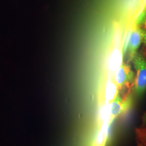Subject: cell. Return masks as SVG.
I'll use <instances>...</instances> for the list:
<instances>
[{
    "label": "cell",
    "mask_w": 146,
    "mask_h": 146,
    "mask_svg": "<svg viewBox=\"0 0 146 146\" xmlns=\"http://www.w3.org/2000/svg\"><path fill=\"white\" fill-rule=\"evenodd\" d=\"M136 76L134 82V91L137 96L143 94L146 90V60L137 52L133 60Z\"/></svg>",
    "instance_id": "obj_1"
},
{
    "label": "cell",
    "mask_w": 146,
    "mask_h": 146,
    "mask_svg": "<svg viewBox=\"0 0 146 146\" xmlns=\"http://www.w3.org/2000/svg\"><path fill=\"white\" fill-rule=\"evenodd\" d=\"M131 104L132 98L131 95H128L125 99H122L119 94L115 100L110 104V117L108 119L109 127L116 117L129 110Z\"/></svg>",
    "instance_id": "obj_2"
},
{
    "label": "cell",
    "mask_w": 146,
    "mask_h": 146,
    "mask_svg": "<svg viewBox=\"0 0 146 146\" xmlns=\"http://www.w3.org/2000/svg\"><path fill=\"white\" fill-rule=\"evenodd\" d=\"M134 74L131 66L123 62L117 69L114 81L120 90L132 84L134 81Z\"/></svg>",
    "instance_id": "obj_3"
},
{
    "label": "cell",
    "mask_w": 146,
    "mask_h": 146,
    "mask_svg": "<svg viewBox=\"0 0 146 146\" xmlns=\"http://www.w3.org/2000/svg\"><path fill=\"white\" fill-rule=\"evenodd\" d=\"M142 31L143 29L141 28L138 26H136L131 32L127 47V52L129 61H133L142 42Z\"/></svg>",
    "instance_id": "obj_4"
},
{
    "label": "cell",
    "mask_w": 146,
    "mask_h": 146,
    "mask_svg": "<svg viewBox=\"0 0 146 146\" xmlns=\"http://www.w3.org/2000/svg\"><path fill=\"white\" fill-rule=\"evenodd\" d=\"M119 89L115 81L110 82L107 85L106 91V101L110 104L119 95Z\"/></svg>",
    "instance_id": "obj_5"
},
{
    "label": "cell",
    "mask_w": 146,
    "mask_h": 146,
    "mask_svg": "<svg viewBox=\"0 0 146 146\" xmlns=\"http://www.w3.org/2000/svg\"><path fill=\"white\" fill-rule=\"evenodd\" d=\"M108 120L106 121V124L102 126L101 130L96 138L94 146H104L108 135V130L109 128Z\"/></svg>",
    "instance_id": "obj_6"
},
{
    "label": "cell",
    "mask_w": 146,
    "mask_h": 146,
    "mask_svg": "<svg viewBox=\"0 0 146 146\" xmlns=\"http://www.w3.org/2000/svg\"><path fill=\"white\" fill-rule=\"evenodd\" d=\"M137 134L139 135V137L142 139L143 141H145L146 143V131L139 129L138 131L137 132Z\"/></svg>",
    "instance_id": "obj_7"
},
{
    "label": "cell",
    "mask_w": 146,
    "mask_h": 146,
    "mask_svg": "<svg viewBox=\"0 0 146 146\" xmlns=\"http://www.w3.org/2000/svg\"><path fill=\"white\" fill-rule=\"evenodd\" d=\"M142 42L146 45V31L143 30L142 31Z\"/></svg>",
    "instance_id": "obj_8"
},
{
    "label": "cell",
    "mask_w": 146,
    "mask_h": 146,
    "mask_svg": "<svg viewBox=\"0 0 146 146\" xmlns=\"http://www.w3.org/2000/svg\"><path fill=\"white\" fill-rule=\"evenodd\" d=\"M145 29H146V18H145Z\"/></svg>",
    "instance_id": "obj_9"
}]
</instances>
